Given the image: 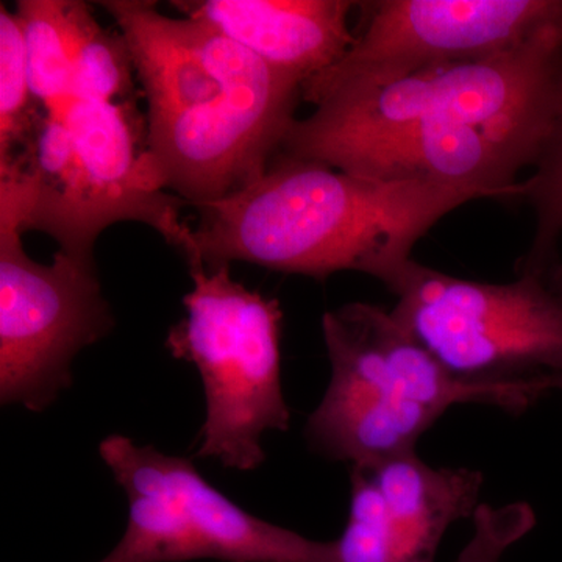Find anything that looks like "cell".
<instances>
[{"instance_id": "7c38bea8", "label": "cell", "mask_w": 562, "mask_h": 562, "mask_svg": "<svg viewBox=\"0 0 562 562\" xmlns=\"http://www.w3.org/2000/svg\"><path fill=\"white\" fill-rule=\"evenodd\" d=\"M187 18L205 22L281 74L301 81L330 68L350 49L358 2L346 0H183Z\"/></svg>"}, {"instance_id": "30bf717a", "label": "cell", "mask_w": 562, "mask_h": 562, "mask_svg": "<svg viewBox=\"0 0 562 562\" xmlns=\"http://www.w3.org/2000/svg\"><path fill=\"white\" fill-rule=\"evenodd\" d=\"M225 92L199 110L147 122L166 190L210 205L260 179L295 121L302 83L231 40Z\"/></svg>"}, {"instance_id": "ac0fdd59", "label": "cell", "mask_w": 562, "mask_h": 562, "mask_svg": "<svg viewBox=\"0 0 562 562\" xmlns=\"http://www.w3.org/2000/svg\"><path fill=\"white\" fill-rule=\"evenodd\" d=\"M557 387L558 390H562V375L558 376Z\"/></svg>"}, {"instance_id": "4fadbf2b", "label": "cell", "mask_w": 562, "mask_h": 562, "mask_svg": "<svg viewBox=\"0 0 562 562\" xmlns=\"http://www.w3.org/2000/svg\"><path fill=\"white\" fill-rule=\"evenodd\" d=\"M14 13L24 33L33 92L43 110L74 98L70 0H21Z\"/></svg>"}, {"instance_id": "9c48e42d", "label": "cell", "mask_w": 562, "mask_h": 562, "mask_svg": "<svg viewBox=\"0 0 562 562\" xmlns=\"http://www.w3.org/2000/svg\"><path fill=\"white\" fill-rule=\"evenodd\" d=\"M358 9L353 44L303 83V101L483 60L562 27V0H376L358 2Z\"/></svg>"}, {"instance_id": "8992f818", "label": "cell", "mask_w": 562, "mask_h": 562, "mask_svg": "<svg viewBox=\"0 0 562 562\" xmlns=\"http://www.w3.org/2000/svg\"><path fill=\"white\" fill-rule=\"evenodd\" d=\"M188 269L187 317L169 330L166 347L202 376L206 416L198 457L255 471L266 460L262 435L290 428L281 384L283 313L277 299L233 280L231 266L206 269L192 261Z\"/></svg>"}, {"instance_id": "ba28073f", "label": "cell", "mask_w": 562, "mask_h": 562, "mask_svg": "<svg viewBox=\"0 0 562 562\" xmlns=\"http://www.w3.org/2000/svg\"><path fill=\"white\" fill-rule=\"evenodd\" d=\"M20 221L0 206V401L33 413L72 383L74 358L111 331L95 261L58 250L50 265L29 257Z\"/></svg>"}, {"instance_id": "277c9868", "label": "cell", "mask_w": 562, "mask_h": 562, "mask_svg": "<svg viewBox=\"0 0 562 562\" xmlns=\"http://www.w3.org/2000/svg\"><path fill=\"white\" fill-rule=\"evenodd\" d=\"M331 379L308 417L314 452L351 465L416 452V443L447 409L484 403L522 413V395L454 380L382 306L347 303L322 317Z\"/></svg>"}, {"instance_id": "7a4b0ae2", "label": "cell", "mask_w": 562, "mask_h": 562, "mask_svg": "<svg viewBox=\"0 0 562 562\" xmlns=\"http://www.w3.org/2000/svg\"><path fill=\"white\" fill-rule=\"evenodd\" d=\"M480 192L392 181L277 154L244 190L201 206L192 254L206 269L246 261L325 280L357 271L394 291L432 225Z\"/></svg>"}, {"instance_id": "52a82bcc", "label": "cell", "mask_w": 562, "mask_h": 562, "mask_svg": "<svg viewBox=\"0 0 562 562\" xmlns=\"http://www.w3.org/2000/svg\"><path fill=\"white\" fill-rule=\"evenodd\" d=\"M101 458L128 498L120 543L99 562H333L335 541L321 542L244 512L190 460L103 439Z\"/></svg>"}, {"instance_id": "2e32d148", "label": "cell", "mask_w": 562, "mask_h": 562, "mask_svg": "<svg viewBox=\"0 0 562 562\" xmlns=\"http://www.w3.org/2000/svg\"><path fill=\"white\" fill-rule=\"evenodd\" d=\"M44 110L33 92L24 33L16 13L0 5V168L27 147Z\"/></svg>"}, {"instance_id": "3957f363", "label": "cell", "mask_w": 562, "mask_h": 562, "mask_svg": "<svg viewBox=\"0 0 562 562\" xmlns=\"http://www.w3.org/2000/svg\"><path fill=\"white\" fill-rule=\"evenodd\" d=\"M184 203L166 192L138 99L70 98L44 110L24 151L0 168V205L22 232L46 233L77 260L95 261L99 235L121 221L149 225L187 260L194 243Z\"/></svg>"}, {"instance_id": "6da1fadb", "label": "cell", "mask_w": 562, "mask_h": 562, "mask_svg": "<svg viewBox=\"0 0 562 562\" xmlns=\"http://www.w3.org/2000/svg\"><path fill=\"white\" fill-rule=\"evenodd\" d=\"M562 99V27L483 60L321 95L279 154L392 181L519 199Z\"/></svg>"}, {"instance_id": "9a60e30c", "label": "cell", "mask_w": 562, "mask_h": 562, "mask_svg": "<svg viewBox=\"0 0 562 562\" xmlns=\"http://www.w3.org/2000/svg\"><path fill=\"white\" fill-rule=\"evenodd\" d=\"M520 199L530 203L536 222L530 249L517 273L543 277L562 297V99L532 176L522 181Z\"/></svg>"}, {"instance_id": "5b68a950", "label": "cell", "mask_w": 562, "mask_h": 562, "mask_svg": "<svg viewBox=\"0 0 562 562\" xmlns=\"http://www.w3.org/2000/svg\"><path fill=\"white\" fill-rule=\"evenodd\" d=\"M403 327L458 382L532 403L562 375V297L535 273L464 280L413 261L392 291Z\"/></svg>"}, {"instance_id": "8fae6325", "label": "cell", "mask_w": 562, "mask_h": 562, "mask_svg": "<svg viewBox=\"0 0 562 562\" xmlns=\"http://www.w3.org/2000/svg\"><path fill=\"white\" fill-rule=\"evenodd\" d=\"M349 519L333 562H435L450 525L475 514L483 473L416 452L351 465Z\"/></svg>"}, {"instance_id": "e0dca14e", "label": "cell", "mask_w": 562, "mask_h": 562, "mask_svg": "<svg viewBox=\"0 0 562 562\" xmlns=\"http://www.w3.org/2000/svg\"><path fill=\"white\" fill-rule=\"evenodd\" d=\"M472 520V539L457 562H501L506 550L532 530L536 514L524 502L509 503L501 508L480 505Z\"/></svg>"}, {"instance_id": "5bb4252c", "label": "cell", "mask_w": 562, "mask_h": 562, "mask_svg": "<svg viewBox=\"0 0 562 562\" xmlns=\"http://www.w3.org/2000/svg\"><path fill=\"white\" fill-rule=\"evenodd\" d=\"M74 44V98L98 102L138 99L127 41L120 31H106L91 7L70 0Z\"/></svg>"}]
</instances>
